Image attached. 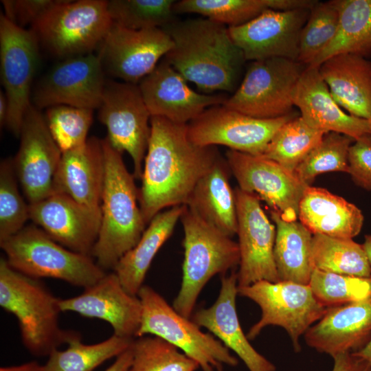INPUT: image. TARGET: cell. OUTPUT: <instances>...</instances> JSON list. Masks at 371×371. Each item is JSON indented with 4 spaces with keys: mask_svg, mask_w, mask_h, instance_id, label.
<instances>
[{
    "mask_svg": "<svg viewBox=\"0 0 371 371\" xmlns=\"http://www.w3.org/2000/svg\"><path fill=\"white\" fill-rule=\"evenodd\" d=\"M306 67L280 57L252 61L241 83L223 104L260 119L290 114L293 92Z\"/></svg>",
    "mask_w": 371,
    "mask_h": 371,
    "instance_id": "obj_10",
    "label": "cell"
},
{
    "mask_svg": "<svg viewBox=\"0 0 371 371\" xmlns=\"http://www.w3.org/2000/svg\"><path fill=\"white\" fill-rule=\"evenodd\" d=\"M151 117H161L179 124H188L207 108L223 104L225 94L195 91L187 80L164 59L139 83Z\"/></svg>",
    "mask_w": 371,
    "mask_h": 371,
    "instance_id": "obj_21",
    "label": "cell"
},
{
    "mask_svg": "<svg viewBox=\"0 0 371 371\" xmlns=\"http://www.w3.org/2000/svg\"><path fill=\"white\" fill-rule=\"evenodd\" d=\"M221 157L217 146L194 144L188 124L151 117L139 190L146 224L165 208L186 205L197 182Z\"/></svg>",
    "mask_w": 371,
    "mask_h": 371,
    "instance_id": "obj_1",
    "label": "cell"
},
{
    "mask_svg": "<svg viewBox=\"0 0 371 371\" xmlns=\"http://www.w3.org/2000/svg\"><path fill=\"white\" fill-rule=\"evenodd\" d=\"M19 137V148L12 161L30 204L54 194V179L62 152L48 129L44 114L32 104L24 116Z\"/></svg>",
    "mask_w": 371,
    "mask_h": 371,
    "instance_id": "obj_18",
    "label": "cell"
},
{
    "mask_svg": "<svg viewBox=\"0 0 371 371\" xmlns=\"http://www.w3.org/2000/svg\"><path fill=\"white\" fill-rule=\"evenodd\" d=\"M320 75L338 104L353 116L371 120V61L344 54L319 66Z\"/></svg>",
    "mask_w": 371,
    "mask_h": 371,
    "instance_id": "obj_27",
    "label": "cell"
},
{
    "mask_svg": "<svg viewBox=\"0 0 371 371\" xmlns=\"http://www.w3.org/2000/svg\"><path fill=\"white\" fill-rule=\"evenodd\" d=\"M184 208L174 206L155 216L137 244L115 267L113 271L129 293L137 295L154 257L172 235Z\"/></svg>",
    "mask_w": 371,
    "mask_h": 371,
    "instance_id": "obj_30",
    "label": "cell"
},
{
    "mask_svg": "<svg viewBox=\"0 0 371 371\" xmlns=\"http://www.w3.org/2000/svg\"><path fill=\"white\" fill-rule=\"evenodd\" d=\"M39 48L31 29L19 27L1 13V80L8 105L5 126L15 136H19L24 116L32 104L31 87Z\"/></svg>",
    "mask_w": 371,
    "mask_h": 371,
    "instance_id": "obj_13",
    "label": "cell"
},
{
    "mask_svg": "<svg viewBox=\"0 0 371 371\" xmlns=\"http://www.w3.org/2000/svg\"><path fill=\"white\" fill-rule=\"evenodd\" d=\"M337 0L317 3L310 12L300 36L297 61L308 66L330 43L339 23Z\"/></svg>",
    "mask_w": 371,
    "mask_h": 371,
    "instance_id": "obj_37",
    "label": "cell"
},
{
    "mask_svg": "<svg viewBox=\"0 0 371 371\" xmlns=\"http://www.w3.org/2000/svg\"><path fill=\"white\" fill-rule=\"evenodd\" d=\"M133 339L113 334L102 341L86 344L78 333L68 341L66 349H56L47 356L43 371H93L106 361L127 350Z\"/></svg>",
    "mask_w": 371,
    "mask_h": 371,
    "instance_id": "obj_34",
    "label": "cell"
},
{
    "mask_svg": "<svg viewBox=\"0 0 371 371\" xmlns=\"http://www.w3.org/2000/svg\"><path fill=\"white\" fill-rule=\"evenodd\" d=\"M331 371H371L369 363L354 352H345L333 357Z\"/></svg>",
    "mask_w": 371,
    "mask_h": 371,
    "instance_id": "obj_46",
    "label": "cell"
},
{
    "mask_svg": "<svg viewBox=\"0 0 371 371\" xmlns=\"http://www.w3.org/2000/svg\"><path fill=\"white\" fill-rule=\"evenodd\" d=\"M59 299L40 280L24 275L0 259V306L15 316L25 348L36 357L48 356L78 333L59 324Z\"/></svg>",
    "mask_w": 371,
    "mask_h": 371,
    "instance_id": "obj_4",
    "label": "cell"
},
{
    "mask_svg": "<svg viewBox=\"0 0 371 371\" xmlns=\"http://www.w3.org/2000/svg\"><path fill=\"white\" fill-rule=\"evenodd\" d=\"M56 2V0H3L4 16L20 27L31 26Z\"/></svg>",
    "mask_w": 371,
    "mask_h": 371,
    "instance_id": "obj_45",
    "label": "cell"
},
{
    "mask_svg": "<svg viewBox=\"0 0 371 371\" xmlns=\"http://www.w3.org/2000/svg\"><path fill=\"white\" fill-rule=\"evenodd\" d=\"M98 119L106 128V140L116 150L126 152L133 176L141 179L150 135L151 115L137 84L106 79Z\"/></svg>",
    "mask_w": 371,
    "mask_h": 371,
    "instance_id": "obj_11",
    "label": "cell"
},
{
    "mask_svg": "<svg viewBox=\"0 0 371 371\" xmlns=\"http://www.w3.org/2000/svg\"><path fill=\"white\" fill-rule=\"evenodd\" d=\"M370 122H371V120H370Z\"/></svg>",
    "mask_w": 371,
    "mask_h": 371,
    "instance_id": "obj_54",
    "label": "cell"
},
{
    "mask_svg": "<svg viewBox=\"0 0 371 371\" xmlns=\"http://www.w3.org/2000/svg\"><path fill=\"white\" fill-rule=\"evenodd\" d=\"M310 12L267 9L243 25L228 27V30L246 60L280 57L297 61L300 36Z\"/></svg>",
    "mask_w": 371,
    "mask_h": 371,
    "instance_id": "obj_19",
    "label": "cell"
},
{
    "mask_svg": "<svg viewBox=\"0 0 371 371\" xmlns=\"http://www.w3.org/2000/svg\"><path fill=\"white\" fill-rule=\"evenodd\" d=\"M355 140L335 132L325 133L320 143L314 148L295 170L297 177L310 186L322 173L337 171L348 173L349 148Z\"/></svg>",
    "mask_w": 371,
    "mask_h": 371,
    "instance_id": "obj_39",
    "label": "cell"
},
{
    "mask_svg": "<svg viewBox=\"0 0 371 371\" xmlns=\"http://www.w3.org/2000/svg\"><path fill=\"white\" fill-rule=\"evenodd\" d=\"M133 359V351L131 346L116 357L114 363L105 371H128Z\"/></svg>",
    "mask_w": 371,
    "mask_h": 371,
    "instance_id": "obj_48",
    "label": "cell"
},
{
    "mask_svg": "<svg viewBox=\"0 0 371 371\" xmlns=\"http://www.w3.org/2000/svg\"><path fill=\"white\" fill-rule=\"evenodd\" d=\"M184 238L182 282L173 308L191 318L198 297L215 275H225L240 262L238 243L201 219L185 205L180 218Z\"/></svg>",
    "mask_w": 371,
    "mask_h": 371,
    "instance_id": "obj_5",
    "label": "cell"
},
{
    "mask_svg": "<svg viewBox=\"0 0 371 371\" xmlns=\"http://www.w3.org/2000/svg\"><path fill=\"white\" fill-rule=\"evenodd\" d=\"M12 158L0 164V242L14 236L30 218L29 204L21 196Z\"/></svg>",
    "mask_w": 371,
    "mask_h": 371,
    "instance_id": "obj_43",
    "label": "cell"
},
{
    "mask_svg": "<svg viewBox=\"0 0 371 371\" xmlns=\"http://www.w3.org/2000/svg\"><path fill=\"white\" fill-rule=\"evenodd\" d=\"M238 294L256 303L260 319L249 330L247 337L253 340L268 326L283 328L295 352L301 350L300 339L319 321L327 308L315 297L309 284L291 281H258L238 286Z\"/></svg>",
    "mask_w": 371,
    "mask_h": 371,
    "instance_id": "obj_9",
    "label": "cell"
},
{
    "mask_svg": "<svg viewBox=\"0 0 371 371\" xmlns=\"http://www.w3.org/2000/svg\"><path fill=\"white\" fill-rule=\"evenodd\" d=\"M104 171L102 139L89 137L82 146L62 153L54 194H65L84 205L100 209Z\"/></svg>",
    "mask_w": 371,
    "mask_h": 371,
    "instance_id": "obj_26",
    "label": "cell"
},
{
    "mask_svg": "<svg viewBox=\"0 0 371 371\" xmlns=\"http://www.w3.org/2000/svg\"><path fill=\"white\" fill-rule=\"evenodd\" d=\"M226 159L221 157L197 182L187 204L201 219L227 236L237 233L235 191Z\"/></svg>",
    "mask_w": 371,
    "mask_h": 371,
    "instance_id": "obj_29",
    "label": "cell"
},
{
    "mask_svg": "<svg viewBox=\"0 0 371 371\" xmlns=\"http://www.w3.org/2000/svg\"><path fill=\"white\" fill-rule=\"evenodd\" d=\"M173 0H110L113 23L131 30L161 28L175 19Z\"/></svg>",
    "mask_w": 371,
    "mask_h": 371,
    "instance_id": "obj_38",
    "label": "cell"
},
{
    "mask_svg": "<svg viewBox=\"0 0 371 371\" xmlns=\"http://www.w3.org/2000/svg\"><path fill=\"white\" fill-rule=\"evenodd\" d=\"M30 218L54 240L77 253L92 256L101 224V210L54 193L29 204Z\"/></svg>",
    "mask_w": 371,
    "mask_h": 371,
    "instance_id": "obj_20",
    "label": "cell"
},
{
    "mask_svg": "<svg viewBox=\"0 0 371 371\" xmlns=\"http://www.w3.org/2000/svg\"><path fill=\"white\" fill-rule=\"evenodd\" d=\"M93 110L68 105L46 109L44 114L48 129L62 153L86 143L93 122Z\"/></svg>",
    "mask_w": 371,
    "mask_h": 371,
    "instance_id": "obj_41",
    "label": "cell"
},
{
    "mask_svg": "<svg viewBox=\"0 0 371 371\" xmlns=\"http://www.w3.org/2000/svg\"><path fill=\"white\" fill-rule=\"evenodd\" d=\"M362 245L371 265V234H367L365 236L364 242Z\"/></svg>",
    "mask_w": 371,
    "mask_h": 371,
    "instance_id": "obj_52",
    "label": "cell"
},
{
    "mask_svg": "<svg viewBox=\"0 0 371 371\" xmlns=\"http://www.w3.org/2000/svg\"><path fill=\"white\" fill-rule=\"evenodd\" d=\"M308 284L326 308L359 300L371 294V276L362 278L313 269Z\"/></svg>",
    "mask_w": 371,
    "mask_h": 371,
    "instance_id": "obj_42",
    "label": "cell"
},
{
    "mask_svg": "<svg viewBox=\"0 0 371 371\" xmlns=\"http://www.w3.org/2000/svg\"><path fill=\"white\" fill-rule=\"evenodd\" d=\"M173 45L161 28L131 30L113 23L98 49L106 76L137 84Z\"/></svg>",
    "mask_w": 371,
    "mask_h": 371,
    "instance_id": "obj_16",
    "label": "cell"
},
{
    "mask_svg": "<svg viewBox=\"0 0 371 371\" xmlns=\"http://www.w3.org/2000/svg\"><path fill=\"white\" fill-rule=\"evenodd\" d=\"M270 214L276 229L273 257L280 280L308 284L313 234L300 222L286 221L274 210Z\"/></svg>",
    "mask_w": 371,
    "mask_h": 371,
    "instance_id": "obj_31",
    "label": "cell"
},
{
    "mask_svg": "<svg viewBox=\"0 0 371 371\" xmlns=\"http://www.w3.org/2000/svg\"><path fill=\"white\" fill-rule=\"evenodd\" d=\"M105 76L97 54L60 60L38 82L32 104L39 110L56 105L98 109Z\"/></svg>",
    "mask_w": 371,
    "mask_h": 371,
    "instance_id": "obj_15",
    "label": "cell"
},
{
    "mask_svg": "<svg viewBox=\"0 0 371 371\" xmlns=\"http://www.w3.org/2000/svg\"><path fill=\"white\" fill-rule=\"evenodd\" d=\"M61 312H74L83 317L108 322L113 334L128 339L137 337L142 317V304L122 286L114 271L84 289L73 297L59 299Z\"/></svg>",
    "mask_w": 371,
    "mask_h": 371,
    "instance_id": "obj_22",
    "label": "cell"
},
{
    "mask_svg": "<svg viewBox=\"0 0 371 371\" xmlns=\"http://www.w3.org/2000/svg\"><path fill=\"white\" fill-rule=\"evenodd\" d=\"M234 191L240 252L238 286L262 280L278 282L273 257L276 226L262 210L258 197L238 187Z\"/></svg>",
    "mask_w": 371,
    "mask_h": 371,
    "instance_id": "obj_17",
    "label": "cell"
},
{
    "mask_svg": "<svg viewBox=\"0 0 371 371\" xmlns=\"http://www.w3.org/2000/svg\"><path fill=\"white\" fill-rule=\"evenodd\" d=\"M216 371H223V368H222V367L218 368L216 370Z\"/></svg>",
    "mask_w": 371,
    "mask_h": 371,
    "instance_id": "obj_53",
    "label": "cell"
},
{
    "mask_svg": "<svg viewBox=\"0 0 371 371\" xmlns=\"http://www.w3.org/2000/svg\"><path fill=\"white\" fill-rule=\"evenodd\" d=\"M354 353L366 360L371 367V338L361 349Z\"/></svg>",
    "mask_w": 371,
    "mask_h": 371,
    "instance_id": "obj_51",
    "label": "cell"
},
{
    "mask_svg": "<svg viewBox=\"0 0 371 371\" xmlns=\"http://www.w3.org/2000/svg\"><path fill=\"white\" fill-rule=\"evenodd\" d=\"M104 178L101 197V224L92 257L104 271L112 269L139 241L147 225L139 202L135 177L122 153L102 139Z\"/></svg>",
    "mask_w": 371,
    "mask_h": 371,
    "instance_id": "obj_3",
    "label": "cell"
},
{
    "mask_svg": "<svg viewBox=\"0 0 371 371\" xmlns=\"http://www.w3.org/2000/svg\"><path fill=\"white\" fill-rule=\"evenodd\" d=\"M298 218L313 234L352 239L361 231L364 216L355 204L326 189L308 186L299 205Z\"/></svg>",
    "mask_w": 371,
    "mask_h": 371,
    "instance_id": "obj_28",
    "label": "cell"
},
{
    "mask_svg": "<svg viewBox=\"0 0 371 371\" xmlns=\"http://www.w3.org/2000/svg\"><path fill=\"white\" fill-rule=\"evenodd\" d=\"M238 276L234 270L221 277L219 294L208 308L194 311L191 319L207 329L229 350L234 351L249 371H276V366L260 354L243 331L237 314Z\"/></svg>",
    "mask_w": 371,
    "mask_h": 371,
    "instance_id": "obj_23",
    "label": "cell"
},
{
    "mask_svg": "<svg viewBox=\"0 0 371 371\" xmlns=\"http://www.w3.org/2000/svg\"><path fill=\"white\" fill-rule=\"evenodd\" d=\"M0 246L12 268L34 278H52L86 289L106 273L91 256L63 247L35 226L24 227Z\"/></svg>",
    "mask_w": 371,
    "mask_h": 371,
    "instance_id": "obj_6",
    "label": "cell"
},
{
    "mask_svg": "<svg viewBox=\"0 0 371 371\" xmlns=\"http://www.w3.org/2000/svg\"><path fill=\"white\" fill-rule=\"evenodd\" d=\"M161 29L173 43L164 59L200 92L236 90L246 60L225 25L199 17L175 19Z\"/></svg>",
    "mask_w": 371,
    "mask_h": 371,
    "instance_id": "obj_2",
    "label": "cell"
},
{
    "mask_svg": "<svg viewBox=\"0 0 371 371\" xmlns=\"http://www.w3.org/2000/svg\"><path fill=\"white\" fill-rule=\"evenodd\" d=\"M112 23L107 1L56 0L30 29L40 47L60 60L98 51Z\"/></svg>",
    "mask_w": 371,
    "mask_h": 371,
    "instance_id": "obj_7",
    "label": "cell"
},
{
    "mask_svg": "<svg viewBox=\"0 0 371 371\" xmlns=\"http://www.w3.org/2000/svg\"><path fill=\"white\" fill-rule=\"evenodd\" d=\"M269 9L266 0H181L175 1V14H198L215 22L235 27Z\"/></svg>",
    "mask_w": 371,
    "mask_h": 371,
    "instance_id": "obj_40",
    "label": "cell"
},
{
    "mask_svg": "<svg viewBox=\"0 0 371 371\" xmlns=\"http://www.w3.org/2000/svg\"><path fill=\"white\" fill-rule=\"evenodd\" d=\"M324 134L308 125L301 116H296L278 131L262 156L295 172L298 165L320 143Z\"/></svg>",
    "mask_w": 371,
    "mask_h": 371,
    "instance_id": "obj_35",
    "label": "cell"
},
{
    "mask_svg": "<svg viewBox=\"0 0 371 371\" xmlns=\"http://www.w3.org/2000/svg\"><path fill=\"white\" fill-rule=\"evenodd\" d=\"M293 103L301 117L311 127L327 133L345 135L355 141L371 134V122L345 113L332 97L322 78L319 67L307 66L292 95Z\"/></svg>",
    "mask_w": 371,
    "mask_h": 371,
    "instance_id": "obj_25",
    "label": "cell"
},
{
    "mask_svg": "<svg viewBox=\"0 0 371 371\" xmlns=\"http://www.w3.org/2000/svg\"><path fill=\"white\" fill-rule=\"evenodd\" d=\"M296 116L292 112L277 118L260 119L218 104L207 108L188 124V136L198 146L221 145L259 156L278 131Z\"/></svg>",
    "mask_w": 371,
    "mask_h": 371,
    "instance_id": "obj_12",
    "label": "cell"
},
{
    "mask_svg": "<svg viewBox=\"0 0 371 371\" xmlns=\"http://www.w3.org/2000/svg\"><path fill=\"white\" fill-rule=\"evenodd\" d=\"M269 9L276 11L311 10L318 2L312 0H266Z\"/></svg>",
    "mask_w": 371,
    "mask_h": 371,
    "instance_id": "obj_47",
    "label": "cell"
},
{
    "mask_svg": "<svg viewBox=\"0 0 371 371\" xmlns=\"http://www.w3.org/2000/svg\"><path fill=\"white\" fill-rule=\"evenodd\" d=\"M371 338V294L350 303L327 308L304 334L306 344L330 355L355 352Z\"/></svg>",
    "mask_w": 371,
    "mask_h": 371,
    "instance_id": "obj_24",
    "label": "cell"
},
{
    "mask_svg": "<svg viewBox=\"0 0 371 371\" xmlns=\"http://www.w3.org/2000/svg\"><path fill=\"white\" fill-rule=\"evenodd\" d=\"M225 159L238 188L264 201L284 221H297L300 203L308 186L295 172L262 155L228 150Z\"/></svg>",
    "mask_w": 371,
    "mask_h": 371,
    "instance_id": "obj_14",
    "label": "cell"
},
{
    "mask_svg": "<svg viewBox=\"0 0 371 371\" xmlns=\"http://www.w3.org/2000/svg\"><path fill=\"white\" fill-rule=\"evenodd\" d=\"M313 269L340 275L368 278L371 265L363 245L350 238L313 234L311 246Z\"/></svg>",
    "mask_w": 371,
    "mask_h": 371,
    "instance_id": "obj_33",
    "label": "cell"
},
{
    "mask_svg": "<svg viewBox=\"0 0 371 371\" xmlns=\"http://www.w3.org/2000/svg\"><path fill=\"white\" fill-rule=\"evenodd\" d=\"M337 2L339 15L335 36L310 66L319 67L339 54H354L367 59L371 57V0Z\"/></svg>",
    "mask_w": 371,
    "mask_h": 371,
    "instance_id": "obj_32",
    "label": "cell"
},
{
    "mask_svg": "<svg viewBox=\"0 0 371 371\" xmlns=\"http://www.w3.org/2000/svg\"><path fill=\"white\" fill-rule=\"evenodd\" d=\"M8 100L3 91H0V125L1 127L6 125L8 116Z\"/></svg>",
    "mask_w": 371,
    "mask_h": 371,
    "instance_id": "obj_50",
    "label": "cell"
},
{
    "mask_svg": "<svg viewBox=\"0 0 371 371\" xmlns=\"http://www.w3.org/2000/svg\"><path fill=\"white\" fill-rule=\"evenodd\" d=\"M132 363L128 371H195L199 366L179 348L156 336L133 339Z\"/></svg>",
    "mask_w": 371,
    "mask_h": 371,
    "instance_id": "obj_36",
    "label": "cell"
},
{
    "mask_svg": "<svg viewBox=\"0 0 371 371\" xmlns=\"http://www.w3.org/2000/svg\"><path fill=\"white\" fill-rule=\"evenodd\" d=\"M348 166V174L356 186L371 191V134H365L352 144Z\"/></svg>",
    "mask_w": 371,
    "mask_h": 371,
    "instance_id": "obj_44",
    "label": "cell"
},
{
    "mask_svg": "<svg viewBox=\"0 0 371 371\" xmlns=\"http://www.w3.org/2000/svg\"><path fill=\"white\" fill-rule=\"evenodd\" d=\"M137 296L142 317L137 337L152 335L163 339L197 362L203 371H216L223 364L238 365V359L221 341L178 313L152 287L144 284Z\"/></svg>",
    "mask_w": 371,
    "mask_h": 371,
    "instance_id": "obj_8",
    "label": "cell"
},
{
    "mask_svg": "<svg viewBox=\"0 0 371 371\" xmlns=\"http://www.w3.org/2000/svg\"><path fill=\"white\" fill-rule=\"evenodd\" d=\"M0 371H43V365L32 361L19 366L1 367Z\"/></svg>",
    "mask_w": 371,
    "mask_h": 371,
    "instance_id": "obj_49",
    "label": "cell"
}]
</instances>
